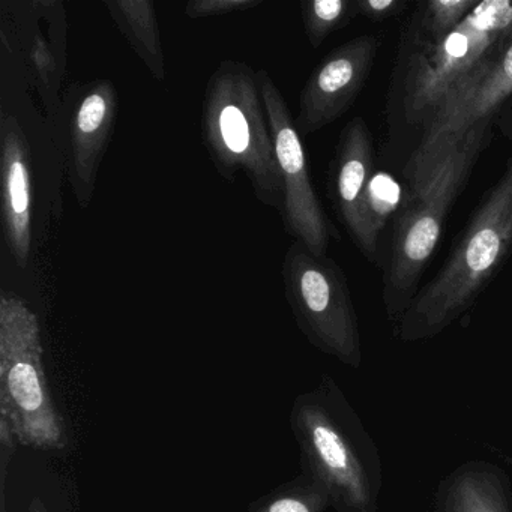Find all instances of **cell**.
Segmentation results:
<instances>
[{
    "instance_id": "cell-17",
    "label": "cell",
    "mask_w": 512,
    "mask_h": 512,
    "mask_svg": "<svg viewBox=\"0 0 512 512\" xmlns=\"http://www.w3.org/2000/svg\"><path fill=\"white\" fill-rule=\"evenodd\" d=\"M331 499L325 488L301 473L248 506L247 512H326Z\"/></svg>"
},
{
    "instance_id": "cell-5",
    "label": "cell",
    "mask_w": 512,
    "mask_h": 512,
    "mask_svg": "<svg viewBox=\"0 0 512 512\" xmlns=\"http://www.w3.org/2000/svg\"><path fill=\"white\" fill-rule=\"evenodd\" d=\"M511 32L512 0H484L440 43L412 47L404 59L407 121L425 127L446 101L500 55Z\"/></svg>"
},
{
    "instance_id": "cell-13",
    "label": "cell",
    "mask_w": 512,
    "mask_h": 512,
    "mask_svg": "<svg viewBox=\"0 0 512 512\" xmlns=\"http://www.w3.org/2000/svg\"><path fill=\"white\" fill-rule=\"evenodd\" d=\"M0 178L5 244L17 268H28L34 245V194L28 137L10 110L0 113Z\"/></svg>"
},
{
    "instance_id": "cell-8",
    "label": "cell",
    "mask_w": 512,
    "mask_h": 512,
    "mask_svg": "<svg viewBox=\"0 0 512 512\" xmlns=\"http://www.w3.org/2000/svg\"><path fill=\"white\" fill-rule=\"evenodd\" d=\"M257 82L283 181L284 230L316 256H328L331 241H340L341 235L314 190L304 143L289 104L268 71L257 70Z\"/></svg>"
},
{
    "instance_id": "cell-4",
    "label": "cell",
    "mask_w": 512,
    "mask_h": 512,
    "mask_svg": "<svg viewBox=\"0 0 512 512\" xmlns=\"http://www.w3.org/2000/svg\"><path fill=\"white\" fill-rule=\"evenodd\" d=\"M202 137L217 172L235 181L247 176L262 205L283 212V181L257 82V70L223 61L206 83Z\"/></svg>"
},
{
    "instance_id": "cell-15",
    "label": "cell",
    "mask_w": 512,
    "mask_h": 512,
    "mask_svg": "<svg viewBox=\"0 0 512 512\" xmlns=\"http://www.w3.org/2000/svg\"><path fill=\"white\" fill-rule=\"evenodd\" d=\"M104 7L152 76L166 79L160 26L151 0H106Z\"/></svg>"
},
{
    "instance_id": "cell-21",
    "label": "cell",
    "mask_w": 512,
    "mask_h": 512,
    "mask_svg": "<svg viewBox=\"0 0 512 512\" xmlns=\"http://www.w3.org/2000/svg\"><path fill=\"white\" fill-rule=\"evenodd\" d=\"M262 5V0H191L185 5V16L199 20L227 14L245 13Z\"/></svg>"
},
{
    "instance_id": "cell-11",
    "label": "cell",
    "mask_w": 512,
    "mask_h": 512,
    "mask_svg": "<svg viewBox=\"0 0 512 512\" xmlns=\"http://www.w3.org/2000/svg\"><path fill=\"white\" fill-rule=\"evenodd\" d=\"M374 175L373 137L367 122L358 116L347 122L338 137L329 167V194L353 244L371 265L383 268L380 239L374 235L367 211Z\"/></svg>"
},
{
    "instance_id": "cell-7",
    "label": "cell",
    "mask_w": 512,
    "mask_h": 512,
    "mask_svg": "<svg viewBox=\"0 0 512 512\" xmlns=\"http://www.w3.org/2000/svg\"><path fill=\"white\" fill-rule=\"evenodd\" d=\"M281 277L287 304L308 343L347 367H361L358 314L340 265L293 241L284 254Z\"/></svg>"
},
{
    "instance_id": "cell-1",
    "label": "cell",
    "mask_w": 512,
    "mask_h": 512,
    "mask_svg": "<svg viewBox=\"0 0 512 512\" xmlns=\"http://www.w3.org/2000/svg\"><path fill=\"white\" fill-rule=\"evenodd\" d=\"M511 143L505 172L488 190L440 271L419 289L395 326V338L418 343L442 334L481 298L512 254V112L500 119Z\"/></svg>"
},
{
    "instance_id": "cell-14",
    "label": "cell",
    "mask_w": 512,
    "mask_h": 512,
    "mask_svg": "<svg viewBox=\"0 0 512 512\" xmlns=\"http://www.w3.org/2000/svg\"><path fill=\"white\" fill-rule=\"evenodd\" d=\"M431 512H512L511 481L490 461H467L439 482Z\"/></svg>"
},
{
    "instance_id": "cell-2",
    "label": "cell",
    "mask_w": 512,
    "mask_h": 512,
    "mask_svg": "<svg viewBox=\"0 0 512 512\" xmlns=\"http://www.w3.org/2000/svg\"><path fill=\"white\" fill-rule=\"evenodd\" d=\"M493 121L470 128L464 136L443 145L430 163L406 173L412 193L395 218L388 259L382 268L383 305L395 326L419 292L422 274L439 245L449 212L493 136Z\"/></svg>"
},
{
    "instance_id": "cell-9",
    "label": "cell",
    "mask_w": 512,
    "mask_h": 512,
    "mask_svg": "<svg viewBox=\"0 0 512 512\" xmlns=\"http://www.w3.org/2000/svg\"><path fill=\"white\" fill-rule=\"evenodd\" d=\"M118 107V91L107 79L77 83L62 100L68 181L82 209L94 199L101 163L115 131Z\"/></svg>"
},
{
    "instance_id": "cell-19",
    "label": "cell",
    "mask_w": 512,
    "mask_h": 512,
    "mask_svg": "<svg viewBox=\"0 0 512 512\" xmlns=\"http://www.w3.org/2000/svg\"><path fill=\"white\" fill-rule=\"evenodd\" d=\"M28 59L38 94L46 106L47 113L50 118H56L61 115L62 100L59 97V88H61L64 62L59 61L55 50L38 31L29 41Z\"/></svg>"
},
{
    "instance_id": "cell-18",
    "label": "cell",
    "mask_w": 512,
    "mask_h": 512,
    "mask_svg": "<svg viewBox=\"0 0 512 512\" xmlns=\"http://www.w3.org/2000/svg\"><path fill=\"white\" fill-rule=\"evenodd\" d=\"M301 17L308 43L319 49L329 35L347 28L359 16L356 0H305Z\"/></svg>"
},
{
    "instance_id": "cell-3",
    "label": "cell",
    "mask_w": 512,
    "mask_h": 512,
    "mask_svg": "<svg viewBox=\"0 0 512 512\" xmlns=\"http://www.w3.org/2000/svg\"><path fill=\"white\" fill-rule=\"evenodd\" d=\"M290 428L302 473L319 482L335 512H377L382 491L379 451L332 377L299 394Z\"/></svg>"
},
{
    "instance_id": "cell-12",
    "label": "cell",
    "mask_w": 512,
    "mask_h": 512,
    "mask_svg": "<svg viewBox=\"0 0 512 512\" xmlns=\"http://www.w3.org/2000/svg\"><path fill=\"white\" fill-rule=\"evenodd\" d=\"M512 97V32L500 55L446 101L425 125L421 145L406 167L415 172L433 160L434 155L452 140L464 136L470 128L494 119L500 107Z\"/></svg>"
},
{
    "instance_id": "cell-22",
    "label": "cell",
    "mask_w": 512,
    "mask_h": 512,
    "mask_svg": "<svg viewBox=\"0 0 512 512\" xmlns=\"http://www.w3.org/2000/svg\"><path fill=\"white\" fill-rule=\"evenodd\" d=\"M407 7V0H356L358 16L376 23L400 16Z\"/></svg>"
},
{
    "instance_id": "cell-6",
    "label": "cell",
    "mask_w": 512,
    "mask_h": 512,
    "mask_svg": "<svg viewBox=\"0 0 512 512\" xmlns=\"http://www.w3.org/2000/svg\"><path fill=\"white\" fill-rule=\"evenodd\" d=\"M0 413L22 445L67 448V428L44 371L40 323L22 299L8 293L0 299Z\"/></svg>"
},
{
    "instance_id": "cell-20",
    "label": "cell",
    "mask_w": 512,
    "mask_h": 512,
    "mask_svg": "<svg viewBox=\"0 0 512 512\" xmlns=\"http://www.w3.org/2000/svg\"><path fill=\"white\" fill-rule=\"evenodd\" d=\"M400 188L394 179L389 178L385 173H376L371 179L370 190H368L367 211L370 218L374 235L380 239V232L385 226L389 215L394 212L400 197Z\"/></svg>"
},
{
    "instance_id": "cell-23",
    "label": "cell",
    "mask_w": 512,
    "mask_h": 512,
    "mask_svg": "<svg viewBox=\"0 0 512 512\" xmlns=\"http://www.w3.org/2000/svg\"><path fill=\"white\" fill-rule=\"evenodd\" d=\"M29 512H49L47 511L46 505L41 502L40 499L32 500L31 506H29Z\"/></svg>"
},
{
    "instance_id": "cell-10",
    "label": "cell",
    "mask_w": 512,
    "mask_h": 512,
    "mask_svg": "<svg viewBox=\"0 0 512 512\" xmlns=\"http://www.w3.org/2000/svg\"><path fill=\"white\" fill-rule=\"evenodd\" d=\"M382 35H361L332 50L308 77L295 122L301 136L319 133L346 115L373 70Z\"/></svg>"
},
{
    "instance_id": "cell-16",
    "label": "cell",
    "mask_w": 512,
    "mask_h": 512,
    "mask_svg": "<svg viewBox=\"0 0 512 512\" xmlns=\"http://www.w3.org/2000/svg\"><path fill=\"white\" fill-rule=\"evenodd\" d=\"M475 0H428L419 4L413 17L412 47L434 46L467 19Z\"/></svg>"
}]
</instances>
